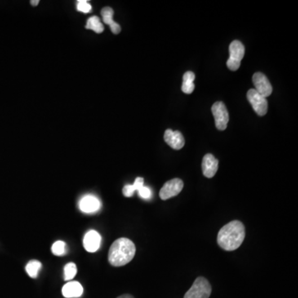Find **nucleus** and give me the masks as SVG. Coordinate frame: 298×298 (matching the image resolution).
Wrapping results in <instances>:
<instances>
[{
    "mask_svg": "<svg viewBox=\"0 0 298 298\" xmlns=\"http://www.w3.org/2000/svg\"><path fill=\"white\" fill-rule=\"evenodd\" d=\"M245 238L243 223L233 220L222 227L218 233L217 243L222 250L233 251L241 247Z\"/></svg>",
    "mask_w": 298,
    "mask_h": 298,
    "instance_id": "obj_1",
    "label": "nucleus"
},
{
    "mask_svg": "<svg viewBox=\"0 0 298 298\" xmlns=\"http://www.w3.org/2000/svg\"><path fill=\"white\" fill-rule=\"evenodd\" d=\"M136 253V247L127 238H121L114 241L109 251V264L114 267H121L132 261Z\"/></svg>",
    "mask_w": 298,
    "mask_h": 298,
    "instance_id": "obj_2",
    "label": "nucleus"
},
{
    "mask_svg": "<svg viewBox=\"0 0 298 298\" xmlns=\"http://www.w3.org/2000/svg\"><path fill=\"white\" fill-rule=\"evenodd\" d=\"M211 286L208 280L203 277H197L192 287L187 291L184 298H209L211 294Z\"/></svg>",
    "mask_w": 298,
    "mask_h": 298,
    "instance_id": "obj_3",
    "label": "nucleus"
},
{
    "mask_svg": "<svg viewBox=\"0 0 298 298\" xmlns=\"http://www.w3.org/2000/svg\"><path fill=\"white\" fill-rule=\"evenodd\" d=\"M245 46L240 41H233L229 45V58L227 61V67L235 72L241 67V61L245 55Z\"/></svg>",
    "mask_w": 298,
    "mask_h": 298,
    "instance_id": "obj_4",
    "label": "nucleus"
},
{
    "mask_svg": "<svg viewBox=\"0 0 298 298\" xmlns=\"http://www.w3.org/2000/svg\"><path fill=\"white\" fill-rule=\"evenodd\" d=\"M211 111L215 118V126L217 128V130L220 131L226 130L229 117L225 104L221 101L215 102L212 105Z\"/></svg>",
    "mask_w": 298,
    "mask_h": 298,
    "instance_id": "obj_5",
    "label": "nucleus"
},
{
    "mask_svg": "<svg viewBox=\"0 0 298 298\" xmlns=\"http://www.w3.org/2000/svg\"><path fill=\"white\" fill-rule=\"evenodd\" d=\"M247 99L252 105L254 112L259 116L265 115L268 112V101L264 96L257 92L254 89H250L247 93Z\"/></svg>",
    "mask_w": 298,
    "mask_h": 298,
    "instance_id": "obj_6",
    "label": "nucleus"
},
{
    "mask_svg": "<svg viewBox=\"0 0 298 298\" xmlns=\"http://www.w3.org/2000/svg\"><path fill=\"white\" fill-rule=\"evenodd\" d=\"M183 187H184V183L179 178L168 181L165 183L162 189L160 190V198L163 201H166L167 199L176 197L183 191Z\"/></svg>",
    "mask_w": 298,
    "mask_h": 298,
    "instance_id": "obj_7",
    "label": "nucleus"
},
{
    "mask_svg": "<svg viewBox=\"0 0 298 298\" xmlns=\"http://www.w3.org/2000/svg\"><path fill=\"white\" fill-rule=\"evenodd\" d=\"M253 83L255 86L254 90L264 97H268L273 92V87L268 79L261 72H257L253 76Z\"/></svg>",
    "mask_w": 298,
    "mask_h": 298,
    "instance_id": "obj_8",
    "label": "nucleus"
},
{
    "mask_svg": "<svg viewBox=\"0 0 298 298\" xmlns=\"http://www.w3.org/2000/svg\"><path fill=\"white\" fill-rule=\"evenodd\" d=\"M164 140L167 145L175 150H180L185 145V139L180 131L166 130L164 134Z\"/></svg>",
    "mask_w": 298,
    "mask_h": 298,
    "instance_id": "obj_9",
    "label": "nucleus"
},
{
    "mask_svg": "<svg viewBox=\"0 0 298 298\" xmlns=\"http://www.w3.org/2000/svg\"><path fill=\"white\" fill-rule=\"evenodd\" d=\"M201 166L204 176L207 178H212L217 172L219 161L212 154L208 153L204 156Z\"/></svg>",
    "mask_w": 298,
    "mask_h": 298,
    "instance_id": "obj_10",
    "label": "nucleus"
},
{
    "mask_svg": "<svg viewBox=\"0 0 298 298\" xmlns=\"http://www.w3.org/2000/svg\"><path fill=\"white\" fill-rule=\"evenodd\" d=\"M101 236L95 230H90L84 237L83 245L87 252H96L100 247Z\"/></svg>",
    "mask_w": 298,
    "mask_h": 298,
    "instance_id": "obj_11",
    "label": "nucleus"
},
{
    "mask_svg": "<svg viewBox=\"0 0 298 298\" xmlns=\"http://www.w3.org/2000/svg\"><path fill=\"white\" fill-rule=\"evenodd\" d=\"M101 203L97 197L89 195L81 199L80 201V209L81 211L87 214L95 213L100 209Z\"/></svg>",
    "mask_w": 298,
    "mask_h": 298,
    "instance_id": "obj_12",
    "label": "nucleus"
},
{
    "mask_svg": "<svg viewBox=\"0 0 298 298\" xmlns=\"http://www.w3.org/2000/svg\"><path fill=\"white\" fill-rule=\"evenodd\" d=\"M63 296L67 298L79 297L83 294V287L80 282H67L63 287Z\"/></svg>",
    "mask_w": 298,
    "mask_h": 298,
    "instance_id": "obj_13",
    "label": "nucleus"
},
{
    "mask_svg": "<svg viewBox=\"0 0 298 298\" xmlns=\"http://www.w3.org/2000/svg\"><path fill=\"white\" fill-rule=\"evenodd\" d=\"M195 77H196V76H195L194 73L192 72H187L184 74V76H183V86H182V90L185 94H192L193 92V90L195 89Z\"/></svg>",
    "mask_w": 298,
    "mask_h": 298,
    "instance_id": "obj_14",
    "label": "nucleus"
},
{
    "mask_svg": "<svg viewBox=\"0 0 298 298\" xmlns=\"http://www.w3.org/2000/svg\"><path fill=\"white\" fill-rule=\"evenodd\" d=\"M86 28L91 29L96 33H101L104 32V26L99 20V17L97 16L90 17L87 20Z\"/></svg>",
    "mask_w": 298,
    "mask_h": 298,
    "instance_id": "obj_15",
    "label": "nucleus"
},
{
    "mask_svg": "<svg viewBox=\"0 0 298 298\" xmlns=\"http://www.w3.org/2000/svg\"><path fill=\"white\" fill-rule=\"evenodd\" d=\"M41 268H42V264L39 261L31 260L26 266V272L32 278H36Z\"/></svg>",
    "mask_w": 298,
    "mask_h": 298,
    "instance_id": "obj_16",
    "label": "nucleus"
},
{
    "mask_svg": "<svg viewBox=\"0 0 298 298\" xmlns=\"http://www.w3.org/2000/svg\"><path fill=\"white\" fill-rule=\"evenodd\" d=\"M77 265L74 263H69L64 268V279L65 281H70L73 279L75 276L77 275Z\"/></svg>",
    "mask_w": 298,
    "mask_h": 298,
    "instance_id": "obj_17",
    "label": "nucleus"
},
{
    "mask_svg": "<svg viewBox=\"0 0 298 298\" xmlns=\"http://www.w3.org/2000/svg\"><path fill=\"white\" fill-rule=\"evenodd\" d=\"M67 245L63 241H56L51 247V252L56 256H63L67 254Z\"/></svg>",
    "mask_w": 298,
    "mask_h": 298,
    "instance_id": "obj_18",
    "label": "nucleus"
},
{
    "mask_svg": "<svg viewBox=\"0 0 298 298\" xmlns=\"http://www.w3.org/2000/svg\"><path fill=\"white\" fill-rule=\"evenodd\" d=\"M101 15L103 17V21L106 23L107 25L110 26L114 21L113 20V10L109 7H105L101 10Z\"/></svg>",
    "mask_w": 298,
    "mask_h": 298,
    "instance_id": "obj_19",
    "label": "nucleus"
},
{
    "mask_svg": "<svg viewBox=\"0 0 298 298\" xmlns=\"http://www.w3.org/2000/svg\"><path fill=\"white\" fill-rule=\"evenodd\" d=\"M77 10L84 14H88L92 11V7L86 0H79L77 1Z\"/></svg>",
    "mask_w": 298,
    "mask_h": 298,
    "instance_id": "obj_20",
    "label": "nucleus"
},
{
    "mask_svg": "<svg viewBox=\"0 0 298 298\" xmlns=\"http://www.w3.org/2000/svg\"><path fill=\"white\" fill-rule=\"evenodd\" d=\"M138 192H139V197H141V198L145 199V200H148V199H150L151 197H152L151 190L147 188V187H144V186L143 188H140L138 191Z\"/></svg>",
    "mask_w": 298,
    "mask_h": 298,
    "instance_id": "obj_21",
    "label": "nucleus"
},
{
    "mask_svg": "<svg viewBox=\"0 0 298 298\" xmlns=\"http://www.w3.org/2000/svg\"><path fill=\"white\" fill-rule=\"evenodd\" d=\"M136 190L134 188V185H126L123 188V194L125 197H131L134 195Z\"/></svg>",
    "mask_w": 298,
    "mask_h": 298,
    "instance_id": "obj_22",
    "label": "nucleus"
},
{
    "mask_svg": "<svg viewBox=\"0 0 298 298\" xmlns=\"http://www.w3.org/2000/svg\"><path fill=\"white\" fill-rule=\"evenodd\" d=\"M144 178L138 177L136 178V180H135V182H134V184H133V185H134V188H135V190H136V191H139V190L140 189V188H143V187H144Z\"/></svg>",
    "mask_w": 298,
    "mask_h": 298,
    "instance_id": "obj_23",
    "label": "nucleus"
},
{
    "mask_svg": "<svg viewBox=\"0 0 298 298\" xmlns=\"http://www.w3.org/2000/svg\"><path fill=\"white\" fill-rule=\"evenodd\" d=\"M109 27H110L111 31H112L113 34H118V33H121V26L118 25V23H115V22L113 24H111Z\"/></svg>",
    "mask_w": 298,
    "mask_h": 298,
    "instance_id": "obj_24",
    "label": "nucleus"
},
{
    "mask_svg": "<svg viewBox=\"0 0 298 298\" xmlns=\"http://www.w3.org/2000/svg\"><path fill=\"white\" fill-rule=\"evenodd\" d=\"M30 3L31 5H33V6H37L40 1L39 0H32V1H30Z\"/></svg>",
    "mask_w": 298,
    "mask_h": 298,
    "instance_id": "obj_25",
    "label": "nucleus"
},
{
    "mask_svg": "<svg viewBox=\"0 0 298 298\" xmlns=\"http://www.w3.org/2000/svg\"><path fill=\"white\" fill-rule=\"evenodd\" d=\"M117 298H134V296H131L130 294H125V295H122V296H118Z\"/></svg>",
    "mask_w": 298,
    "mask_h": 298,
    "instance_id": "obj_26",
    "label": "nucleus"
}]
</instances>
